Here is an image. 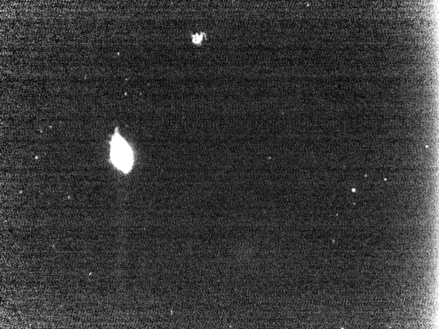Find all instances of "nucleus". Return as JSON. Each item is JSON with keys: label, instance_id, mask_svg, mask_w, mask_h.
I'll return each mask as SVG.
<instances>
[{"label": "nucleus", "instance_id": "obj_1", "mask_svg": "<svg viewBox=\"0 0 439 329\" xmlns=\"http://www.w3.org/2000/svg\"><path fill=\"white\" fill-rule=\"evenodd\" d=\"M110 158L119 170L125 174L131 171L134 162L133 152L118 132H115L111 140Z\"/></svg>", "mask_w": 439, "mask_h": 329}, {"label": "nucleus", "instance_id": "obj_2", "mask_svg": "<svg viewBox=\"0 0 439 329\" xmlns=\"http://www.w3.org/2000/svg\"><path fill=\"white\" fill-rule=\"evenodd\" d=\"M203 34L193 36V42L196 44H200L203 40Z\"/></svg>", "mask_w": 439, "mask_h": 329}]
</instances>
